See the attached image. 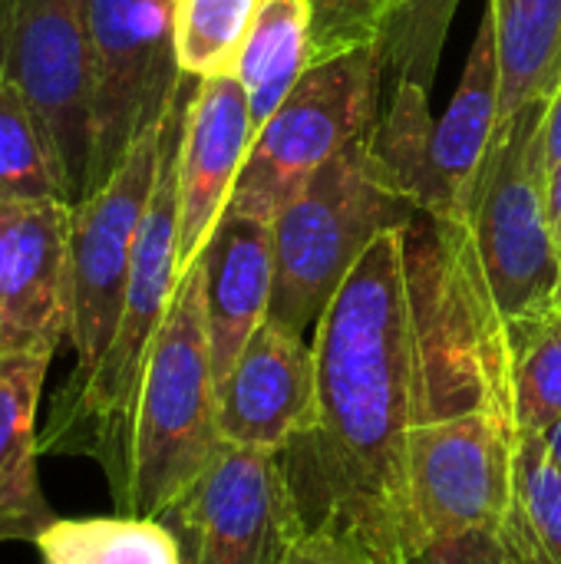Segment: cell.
Wrapping results in <instances>:
<instances>
[{
    "label": "cell",
    "mask_w": 561,
    "mask_h": 564,
    "mask_svg": "<svg viewBox=\"0 0 561 564\" xmlns=\"http://www.w3.org/2000/svg\"><path fill=\"white\" fill-rule=\"evenodd\" d=\"M443 221L384 231L314 324V403L281 453L298 539L344 564H420L413 430Z\"/></svg>",
    "instance_id": "cell-1"
},
{
    "label": "cell",
    "mask_w": 561,
    "mask_h": 564,
    "mask_svg": "<svg viewBox=\"0 0 561 564\" xmlns=\"http://www.w3.org/2000/svg\"><path fill=\"white\" fill-rule=\"evenodd\" d=\"M420 413L413 509L420 564H503L509 420L499 397L503 321L476 264L466 221H443Z\"/></svg>",
    "instance_id": "cell-2"
},
{
    "label": "cell",
    "mask_w": 561,
    "mask_h": 564,
    "mask_svg": "<svg viewBox=\"0 0 561 564\" xmlns=\"http://www.w3.org/2000/svg\"><path fill=\"white\" fill-rule=\"evenodd\" d=\"M192 93L182 86L162 122L159 175L136 238L132 271L122 314L103 360L83 380H66L40 426L43 456H86L99 463L112 502L119 506L129 486V443L142 373L159 337V327L175 297L179 268V149Z\"/></svg>",
    "instance_id": "cell-3"
},
{
    "label": "cell",
    "mask_w": 561,
    "mask_h": 564,
    "mask_svg": "<svg viewBox=\"0 0 561 564\" xmlns=\"http://www.w3.org/2000/svg\"><path fill=\"white\" fill-rule=\"evenodd\" d=\"M218 383L205 321L202 264L182 271L152 344L129 443V486L119 516L159 519L218 453Z\"/></svg>",
    "instance_id": "cell-4"
},
{
    "label": "cell",
    "mask_w": 561,
    "mask_h": 564,
    "mask_svg": "<svg viewBox=\"0 0 561 564\" xmlns=\"http://www.w3.org/2000/svg\"><path fill=\"white\" fill-rule=\"evenodd\" d=\"M370 129L321 165L301 195L271 218L274 288L268 321L298 337L321 321L364 251L384 231L420 215L377 172Z\"/></svg>",
    "instance_id": "cell-5"
},
{
    "label": "cell",
    "mask_w": 561,
    "mask_h": 564,
    "mask_svg": "<svg viewBox=\"0 0 561 564\" xmlns=\"http://www.w3.org/2000/svg\"><path fill=\"white\" fill-rule=\"evenodd\" d=\"M546 109L549 102H532L499 119L466 215L483 288L503 324L561 304V264L549 212Z\"/></svg>",
    "instance_id": "cell-6"
},
{
    "label": "cell",
    "mask_w": 561,
    "mask_h": 564,
    "mask_svg": "<svg viewBox=\"0 0 561 564\" xmlns=\"http://www.w3.org/2000/svg\"><path fill=\"white\" fill-rule=\"evenodd\" d=\"M384 53L357 46L311 66L258 129L228 212L271 221L311 175L377 122Z\"/></svg>",
    "instance_id": "cell-7"
},
{
    "label": "cell",
    "mask_w": 561,
    "mask_h": 564,
    "mask_svg": "<svg viewBox=\"0 0 561 564\" xmlns=\"http://www.w3.org/2000/svg\"><path fill=\"white\" fill-rule=\"evenodd\" d=\"M175 0H89L93 20V178L103 188L175 106L185 73L175 53Z\"/></svg>",
    "instance_id": "cell-8"
},
{
    "label": "cell",
    "mask_w": 561,
    "mask_h": 564,
    "mask_svg": "<svg viewBox=\"0 0 561 564\" xmlns=\"http://www.w3.org/2000/svg\"><path fill=\"white\" fill-rule=\"evenodd\" d=\"M10 66L73 208L93 178L89 0H10Z\"/></svg>",
    "instance_id": "cell-9"
},
{
    "label": "cell",
    "mask_w": 561,
    "mask_h": 564,
    "mask_svg": "<svg viewBox=\"0 0 561 564\" xmlns=\"http://www.w3.org/2000/svg\"><path fill=\"white\" fill-rule=\"evenodd\" d=\"M162 126L145 135L122 169L79 205L69 208V324L66 340L76 367L66 380H83L103 360L126 301L136 238L159 175Z\"/></svg>",
    "instance_id": "cell-10"
},
{
    "label": "cell",
    "mask_w": 561,
    "mask_h": 564,
    "mask_svg": "<svg viewBox=\"0 0 561 564\" xmlns=\"http://www.w3.org/2000/svg\"><path fill=\"white\" fill-rule=\"evenodd\" d=\"M159 519L182 564H278L298 542L281 456L228 443Z\"/></svg>",
    "instance_id": "cell-11"
},
{
    "label": "cell",
    "mask_w": 561,
    "mask_h": 564,
    "mask_svg": "<svg viewBox=\"0 0 561 564\" xmlns=\"http://www.w3.org/2000/svg\"><path fill=\"white\" fill-rule=\"evenodd\" d=\"M69 205H0V357H50L69 324Z\"/></svg>",
    "instance_id": "cell-12"
},
{
    "label": "cell",
    "mask_w": 561,
    "mask_h": 564,
    "mask_svg": "<svg viewBox=\"0 0 561 564\" xmlns=\"http://www.w3.org/2000/svg\"><path fill=\"white\" fill-rule=\"evenodd\" d=\"M255 142L245 86L235 73L198 79L185 112L179 149V268L208 245L215 225L228 212L235 182Z\"/></svg>",
    "instance_id": "cell-13"
},
{
    "label": "cell",
    "mask_w": 561,
    "mask_h": 564,
    "mask_svg": "<svg viewBox=\"0 0 561 564\" xmlns=\"http://www.w3.org/2000/svg\"><path fill=\"white\" fill-rule=\"evenodd\" d=\"M314 403V350L265 321L218 380V436L228 446L284 453Z\"/></svg>",
    "instance_id": "cell-14"
},
{
    "label": "cell",
    "mask_w": 561,
    "mask_h": 564,
    "mask_svg": "<svg viewBox=\"0 0 561 564\" xmlns=\"http://www.w3.org/2000/svg\"><path fill=\"white\" fill-rule=\"evenodd\" d=\"M215 383L268 321L274 288L271 221L225 212L198 254Z\"/></svg>",
    "instance_id": "cell-15"
},
{
    "label": "cell",
    "mask_w": 561,
    "mask_h": 564,
    "mask_svg": "<svg viewBox=\"0 0 561 564\" xmlns=\"http://www.w3.org/2000/svg\"><path fill=\"white\" fill-rule=\"evenodd\" d=\"M50 357H0V542L36 539L60 519L40 486V397Z\"/></svg>",
    "instance_id": "cell-16"
},
{
    "label": "cell",
    "mask_w": 561,
    "mask_h": 564,
    "mask_svg": "<svg viewBox=\"0 0 561 564\" xmlns=\"http://www.w3.org/2000/svg\"><path fill=\"white\" fill-rule=\"evenodd\" d=\"M496 126H499V56H496L493 20L486 13L473 40L460 89L446 116L436 122V135H433L436 172L453 202L456 221H466L470 215L473 188L486 162V152L493 145Z\"/></svg>",
    "instance_id": "cell-17"
},
{
    "label": "cell",
    "mask_w": 561,
    "mask_h": 564,
    "mask_svg": "<svg viewBox=\"0 0 561 564\" xmlns=\"http://www.w3.org/2000/svg\"><path fill=\"white\" fill-rule=\"evenodd\" d=\"M433 135L436 122L430 116V89L400 79L387 116L370 129V159L384 182L417 212L436 221H456L453 202L436 172Z\"/></svg>",
    "instance_id": "cell-18"
},
{
    "label": "cell",
    "mask_w": 561,
    "mask_h": 564,
    "mask_svg": "<svg viewBox=\"0 0 561 564\" xmlns=\"http://www.w3.org/2000/svg\"><path fill=\"white\" fill-rule=\"evenodd\" d=\"M503 564H561V473L549 456L546 436L519 430L513 420Z\"/></svg>",
    "instance_id": "cell-19"
},
{
    "label": "cell",
    "mask_w": 561,
    "mask_h": 564,
    "mask_svg": "<svg viewBox=\"0 0 561 564\" xmlns=\"http://www.w3.org/2000/svg\"><path fill=\"white\" fill-rule=\"evenodd\" d=\"M499 56V119L549 102L561 83V0H489Z\"/></svg>",
    "instance_id": "cell-20"
},
{
    "label": "cell",
    "mask_w": 561,
    "mask_h": 564,
    "mask_svg": "<svg viewBox=\"0 0 561 564\" xmlns=\"http://www.w3.org/2000/svg\"><path fill=\"white\" fill-rule=\"evenodd\" d=\"M311 66L314 59L308 0H261L251 33L235 63V76L248 96L255 135Z\"/></svg>",
    "instance_id": "cell-21"
},
{
    "label": "cell",
    "mask_w": 561,
    "mask_h": 564,
    "mask_svg": "<svg viewBox=\"0 0 561 564\" xmlns=\"http://www.w3.org/2000/svg\"><path fill=\"white\" fill-rule=\"evenodd\" d=\"M499 393L519 430L546 436L561 420V304L503 324Z\"/></svg>",
    "instance_id": "cell-22"
},
{
    "label": "cell",
    "mask_w": 561,
    "mask_h": 564,
    "mask_svg": "<svg viewBox=\"0 0 561 564\" xmlns=\"http://www.w3.org/2000/svg\"><path fill=\"white\" fill-rule=\"evenodd\" d=\"M40 564H182V549L162 519L93 516L56 519L36 539Z\"/></svg>",
    "instance_id": "cell-23"
},
{
    "label": "cell",
    "mask_w": 561,
    "mask_h": 564,
    "mask_svg": "<svg viewBox=\"0 0 561 564\" xmlns=\"http://www.w3.org/2000/svg\"><path fill=\"white\" fill-rule=\"evenodd\" d=\"M63 202L36 119L10 66V0H0V205Z\"/></svg>",
    "instance_id": "cell-24"
},
{
    "label": "cell",
    "mask_w": 561,
    "mask_h": 564,
    "mask_svg": "<svg viewBox=\"0 0 561 564\" xmlns=\"http://www.w3.org/2000/svg\"><path fill=\"white\" fill-rule=\"evenodd\" d=\"M261 0H175V53L188 79L235 73Z\"/></svg>",
    "instance_id": "cell-25"
},
{
    "label": "cell",
    "mask_w": 561,
    "mask_h": 564,
    "mask_svg": "<svg viewBox=\"0 0 561 564\" xmlns=\"http://www.w3.org/2000/svg\"><path fill=\"white\" fill-rule=\"evenodd\" d=\"M460 0H397L387 20L380 53L384 66L400 79L433 86L440 53L446 46V33L453 23Z\"/></svg>",
    "instance_id": "cell-26"
},
{
    "label": "cell",
    "mask_w": 561,
    "mask_h": 564,
    "mask_svg": "<svg viewBox=\"0 0 561 564\" xmlns=\"http://www.w3.org/2000/svg\"><path fill=\"white\" fill-rule=\"evenodd\" d=\"M397 0H308L314 66L357 46H380Z\"/></svg>",
    "instance_id": "cell-27"
},
{
    "label": "cell",
    "mask_w": 561,
    "mask_h": 564,
    "mask_svg": "<svg viewBox=\"0 0 561 564\" xmlns=\"http://www.w3.org/2000/svg\"><path fill=\"white\" fill-rule=\"evenodd\" d=\"M546 152H549V175L561 165V83L546 109Z\"/></svg>",
    "instance_id": "cell-28"
},
{
    "label": "cell",
    "mask_w": 561,
    "mask_h": 564,
    "mask_svg": "<svg viewBox=\"0 0 561 564\" xmlns=\"http://www.w3.org/2000/svg\"><path fill=\"white\" fill-rule=\"evenodd\" d=\"M278 564H344V562H334V558H327V555H321L317 549H311V545H304L301 539L284 552V558Z\"/></svg>",
    "instance_id": "cell-29"
},
{
    "label": "cell",
    "mask_w": 561,
    "mask_h": 564,
    "mask_svg": "<svg viewBox=\"0 0 561 564\" xmlns=\"http://www.w3.org/2000/svg\"><path fill=\"white\" fill-rule=\"evenodd\" d=\"M549 212H552V231H555V248H559L561 264V165L549 178Z\"/></svg>",
    "instance_id": "cell-30"
},
{
    "label": "cell",
    "mask_w": 561,
    "mask_h": 564,
    "mask_svg": "<svg viewBox=\"0 0 561 564\" xmlns=\"http://www.w3.org/2000/svg\"><path fill=\"white\" fill-rule=\"evenodd\" d=\"M546 446H549V456H552L555 469L561 473V420L546 433Z\"/></svg>",
    "instance_id": "cell-31"
}]
</instances>
